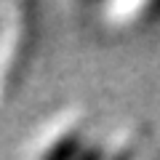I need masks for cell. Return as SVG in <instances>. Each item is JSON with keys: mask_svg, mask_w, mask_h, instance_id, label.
<instances>
[{"mask_svg": "<svg viewBox=\"0 0 160 160\" xmlns=\"http://www.w3.org/2000/svg\"><path fill=\"white\" fill-rule=\"evenodd\" d=\"M83 149H86V147H83V136H80V131H67V133H62V136L43 152L40 160H80Z\"/></svg>", "mask_w": 160, "mask_h": 160, "instance_id": "obj_1", "label": "cell"}, {"mask_svg": "<svg viewBox=\"0 0 160 160\" xmlns=\"http://www.w3.org/2000/svg\"><path fill=\"white\" fill-rule=\"evenodd\" d=\"M80 160H102V149L99 147H86L83 155H80Z\"/></svg>", "mask_w": 160, "mask_h": 160, "instance_id": "obj_2", "label": "cell"}, {"mask_svg": "<svg viewBox=\"0 0 160 160\" xmlns=\"http://www.w3.org/2000/svg\"><path fill=\"white\" fill-rule=\"evenodd\" d=\"M112 160H131V149H120V152L115 155Z\"/></svg>", "mask_w": 160, "mask_h": 160, "instance_id": "obj_3", "label": "cell"}]
</instances>
